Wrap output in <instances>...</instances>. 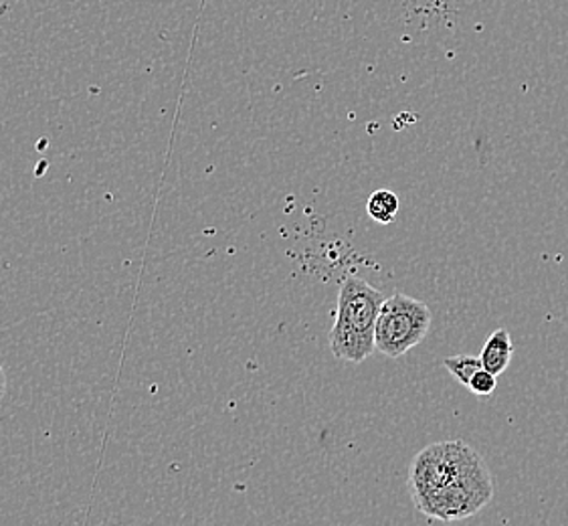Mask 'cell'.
I'll use <instances>...</instances> for the list:
<instances>
[{
  "label": "cell",
  "mask_w": 568,
  "mask_h": 526,
  "mask_svg": "<svg viewBox=\"0 0 568 526\" xmlns=\"http://www.w3.org/2000/svg\"><path fill=\"white\" fill-rule=\"evenodd\" d=\"M409 493L420 515L452 523L486 508L494 496V481L474 447L462 439H447L415 456Z\"/></svg>",
  "instance_id": "cell-1"
},
{
  "label": "cell",
  "mask_w": 568,
  "mask_h": 526,
  "mask_svg": "<svg viewBox=\"0 0 568 526\" xmlns=\"http://www.w3.org/2000/svg\"><path fill=\"white\" fill-rule=\"evenodd\" d=\"M385 296L358 275H346L338 292L336 321L329 331L332 355L363 363L376 351L375 331Z\"/></svg>",
  "instance_id": "cell-2"
},
{
  "label": "cell",
  "mask_w": 568,
  "mask_h": 526,
  "mask_svg": "<svg viewBox=\"0 0 568 526\" xmlns=\"http://www.w3.org/2000/svg\"><path fill=\"white\" fill-rule=\"evenodd\" d=\"M432 308L417 297L395 292L385 297L383 308L376 321V351L390 358L409 353L417 344L423 343L432 328Z\"/></svg>",
  "instance_id": "cell-3"
},
{
  "label": "cell",
  "mask_w": 568,
  "mask_h": 526,
  "mask_svg": "<svg viewBox=\"0 0 568 526\" xmlns=\"http://www.w3.org/2000/svg\"><path fill=\"white\" fill-rule=\"evenodd\" d=\"M511 353H514V346H511L510 332L498 328L489 334L488 341L479 353V358L486 371L500 377L501 373L510 366Z\"/></svg>",
  "instance_id": "cell-4"
},
{
  "label": "cell",
  "mask_w": 568,
  "mask_h": 526,
  "mask_svg": "<svg viewBox=\"0 0 568 526\" xmlns=\"http://www.w3.org/2000/svg\"><path fill=\"white\" fill-rule=\"evenodd\" d=\"M366 211H368V215L376 223H381V225H390L395 219H397L398 213V196L393 193V191H387V189H381V191H375L371 199H368V205H366Z\"/></svg>",
  "instance_id": "cell-5"
},
{
  "label": "cell",
  "mask_w": 568,
  "mask_h": 526,
  "mask_svg": "<svg viewBox=\"0 0 568 526\" xmlns=\"http://www.w3.org/2000/svg\"><path fill=\"white\" fill-rule=\"evenodd\" d=\"M444 366L452 373V377L455 381H459L462 385H469L471 377L478 373L479 368H484L481 365V358L479 356L471 355H457L445 358Z\"/></svg>",
  "instance_id": "cell-6"
},
{
  "label": "cell",
  "mask_w": 568,
  "mask_h": 526,
  "mask_svg": "<svg viewBox=\"0 0 568 526\" xmlns=\"http://www.w3.org/2000/svg\"><path fill=\"white\" fill-rule=\"evenodd\" d=\"M496 387H498V377L491 375L486 368H479L467 385V390L471 391L474 395H479V397H488L496 391Z\"/></svg>",
  "instance_id": "cell-7"
},
{
  "label": "cell",
  "mask_w": 568,
  "mask_h": 526,
  "mask_svg": "<svg viewBox=\"0 0 568 526\" xmlns=\"http://www.w3.org/2000/svg\"><path fill=\"white\" fill-rule=\"evenodd\" d=\"M7 395V373H4V366L0 363V401L4 399Z\"/></svg>",
  "instance_id": "cell-8"
}]
</instances>
